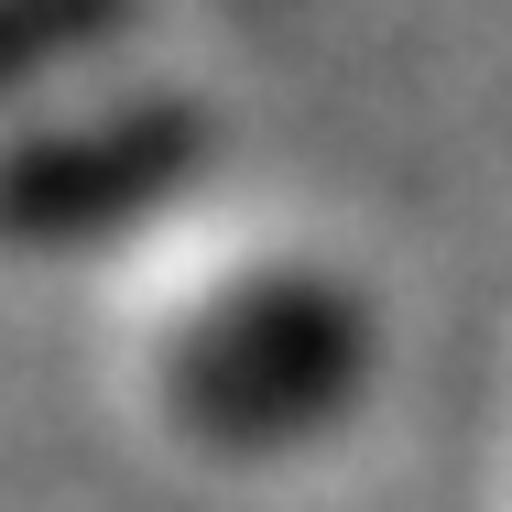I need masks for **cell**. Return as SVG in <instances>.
<instances>
[{
	"label": "cell",
	"instance_id": "1",
	"mask_svg": "<svg viewBox=\"0 0 512 512\" xmlns=\"http://www.w3.org/2000/svg\"><path fill=\"white\" fill-rule=\"evenodd\" d=\"M371 393V306L306 262L229 284L164 349V404L218 458H284Z\"/></svg>",
	"mask_w": 512,
	"mask_h": 512
},
{
	"label": "cell",
	"instance_id": "2",
	"mask_svg": "<svg viewBox=\"0 0 512 512\" xmlns=\"http://www.w3.org/2000/svg\"><path fill=\"white\" fill-rule=\"evenodd\" d=\"M218 153L197 99H131L109 120H77V131H44L22 153H0V229L11 240H99V229H131L153 197H175Z\"/></svg>",
	"mask_w": 512,
	"mask_h": 512
},
{
	"label": "cell",
	"instance_id": "3",
	"mask_svg": "<svg viewBox=\"0 0 512 512\" xmlns=\"http://www.w3.org/2000/svg\"><path fill=\"white\" fill-rule=\"evenodd\" d=\"M120 0H0V77H33L77 44H99Z\"/></svg>",
	"mask_w": 512,
	"mask_h": 512
}]
</instances>
